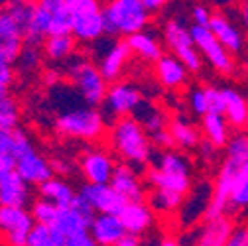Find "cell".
I'll use <instances>...</instances> for the list:
<instances>
[{
    "instance_id": "9a60e30c",
    "label": "cell",
    "mask_w": 248,
    "mask_h": 246,
    "mask_svg": "<svg viewBox=\"0 0 248 246\" xmlns=\"http://www.w3.org/2000/svg\"><path fill=\"white\" fill-rule=\"evenodd\" d=\"M110 187L124 197L128 203H142L146 197L144 185H142V179L136 173V169L128 164H118L114 169V175L110 179Z\"/></svg>"
},
{
    "instance_id": "3957f363",
    "label": "cell",
    "mask_w": 248,
    "mask_h": 246,
    "mask_svg": "<svg viewBox=\"0 0 248 246\" xmlns=\"http://www.w3.org/2000/svg\"><path fill=\"white\" fill-rule=\"evenodd\" d=\"M103 12L108 38H130L146 32L152 20V14L144 8L142 0H112L103 6Z\"/></svg>"
},
{
    "instance_id": "db71d44e",
    "label": "cell",
    "mask_w": 248,
    "mask_h": 246,
    "mask_svg": "<svg viewBox=\"0 0 248 246\" xmlns=\"http://www.w3.org/2000/svg\"><path fill=\"white\" fill-rule=\"evenodd\" d=\"M199 152H201V158H203V160L213 162V160H215V152H217V148H215L211 142H207V140L203 138L201 144H199Z\"/></svg>"
},
{
    "instance_id": "44dd1931",
    "label": "cell",
    "mask_w": 248,
    "mask_h": 246,
    "mask_svg": "<svg viewBox=\"0 0 248 246\" xmlns=\"http://www.w3.org/2000/svg\"><path fill=\"white\" fill-rule=\"evenodd\" d=\"M51 36V12L49 8L46 6L44 0L34 4V12H32V18H30V24L24 32V38H26V46H36V47H42L44 42Z\"/></svg>"
},
{
    "instance_id": "91938a15",
    "label": "cell",
    "mask_w": 248,
    "mask_h": 246,
    "mask_svg": "<svg viewBox=\"0 0 248 246\" xmlns=\"http://www.w3.org/2000/svg\"><path fill=\"white\" fill-rule=\"evenodd\" d=\"M156 246H183V244L179 240H175V238H164V240L156 242Z\"/></svg>"
},
{
    "instance_id": "ee69618b",
    "label": "cell",
    "mask_w": 248,
    "mask_h": 246,
    "mask_svg": "<svg viewBox=\"0 0 248 246\" xmlns=\"http://www.w3.org/2000/svg\"><path fill=\"white\" fill-rule=\"evenodd\" d=\"M30 150H34L32 140L28 138V134L22 128H16L12 132V158L14 160H20L22 156H26Z\"/></svg>"
},
{
    "instance_id": "4dcf8cb0",
    "label": "cell",
    "mask_w": 248,
    "mask_h": 246,
    "mask_svg": "<svg viewBox=\"0 0 248 246\" xmlns=\"http://www.w3.org/2000/svg\"><path fill=\"white\" fill-rule=\"evenodd\" d=\"M201 128L205 134V140L211 142L217 150L227 148L231 142V124L223 114H207L201 118Z\"/></svg>"
},
{
    "instance_id": "7bdbcfd3",
    "label": "cell",
    "mask_w": 248,
    "mask_h": 246,
    "mask_svg": "<svg viewBox=\"0 0 248 246\" xmlns=\"http://www.w3.org/2000/svg\"><path fill=\"white\" fill-rule=\"evenodd\" d=\"M34 4L36 2H8L6 8L8 12L12 14V18L18 22V26L22 28V32H26V28L30 24V18H32V12H34Z\"/></svg>"
},
{
    "instance_id": "bcb514c9",
    "label": "cell",
    "mask_w": 248,
    "mask_h": 246,
    "mask_svg": "<svg viewBox=\"0 0 248 246\" xmlns=\"http://www.w3.org/2000/svg\"><path fill=\"white\" fill-rule=\"evenodd\" d=\"M189 18H191V26H201V28H209L213 12L203 6V4H193L189 10Z\"/></svg>"
},
{
    "instance_id": "8fae6325",
    "label": "cell",
    "mask_w": 248,
    "mask_h": 246,
    "mask_svg": "<svg viewBox=\"0 0 248 246\" xmlns=\"http://www.w3.org/2000/svg\"><path fill=\"white\" fill-rule=\"evenodd\" d=\"M79 166L85 181L91 183V185H110V179L116 169L114 160L105 150H99V148L87 150L81 156Z\"/></svg>"
},
{
    "instance_id": "be15d7a7",
    "label": "cell",
    "mask_w": 248,
    "mask_h": 246,
    "mask_svg": "<svg viewBox=\"0 0 248 246\" xmlns=\"http://www.w3.org/2000/svg\"><path fill=\"white\" fill-rule=\"evenodd\" d=\"M244 65H246V69H248V51H246V57H244Z\"/></svg>"
},
{
    "instance_id": "7a4b0ae2",
    "label": "cell",
    "mask_w": 248,
    "mask_h": 246,
    "mask_svg": "<svg viewBox=\"0 0 248 246\" xmlns=\"http://www.w3.org/2000/svg\"><path fill=\"white\" fill-rule=\"evenodd\" d=\"M53 126L57 134L65 138L95 142V140H101L107 132V118H105V112H101L99 108H93L89 105H79V107L57 112Z\"/></svg>"
},
{
    "instance_id": "484cf974",
    "label": "cell",
    "mask_w": 248,
    "mask_h": 246,
    "mask_svg": "<svg viewBox=\"0 0 248 246\" xmlns=\"http://www.w3.org/2000/svg\"><path fill=\"white\" fill-rule=\"evenodd\" d=\"M38 191H40V199L49 201L57 209L71 207L75 197H77V191L69 185L63 177H51L49 181H46L44 185L38 187Z\"/></svg>"
},
{
    "instance_id": "680465c9",
    "label": "cell",
    "mask_w": 248,
    "mask_h": 246,
    "mask_svg": "<svg viewBox=\"0 0 248 246\" xmlns=\"http://www.w3.org/2000/svg\"><path fill=\"white\" fill-rule=\"evenodd\" d=\"M51 168H53V173H69V166L59 162V160H51Z\"/></svg>"
},
{
    "instance_id": "03108f58",
    "label": "cell",
    "mask_w": 248,
    "mask_h": 246,
    "mask_svg": "<svg viewBox=\"0 0 248 246\" xmlns=\"http://www.w3.org/2000/svg\"><path fill=\"white\" fill-rule=\"evenodd\" d=\"M246 101H248V97H246Z\"/></svg>"
},
{
    "instance_id": "9c48e42d",
    "label": "cell",
    "mask_w": 248,
    "mask_h": 246,
    "mask_svg": "<svg viewBox=\"0 0 248 246\" xmlns=\"http://www.w3.org/2000/svg\"><path fill=\"white\" fill-rule=\"evenodd\" d=\"M34 227V217L28 209L0 207V234L8 246H26Z\"/></svg>"
},
{
    "instance_id": "f1b7e54d",
    "label": "cell",
    "mask_w": 248,
    "mask_h": 246,
    "mask_svg": "<svg viewBox=\"0 0 248 246\" xmlns=\"http://www.w3.org/2000/svg\"><path fill=\"white\" fill-rule=\"evenodd\" d=\"M225 97V118L231 128H244L248 118V101L234 87H223Z\"/></svg>"
},
{
    "instance_id": "7402d4cb",
    "label": "cell",
    "mask_w": 248,
    "mask_h": 246,
    "mask_svg": "<svg viewBox=\"0 0 248 246\" xmlns=\"http://www.w3.org/2000/svg\"><path fill=\"white\" fill-rule=\"evenodd\" d=\"M30 203V185L14 169L0 179V207H22Z\"/></svg>"
},
{
    "instance_id": "277c9868",
    "label": "cell",
    "mask_w": 248,
    "mask_h": 246,
    "mask_svg": "<svg viewBox=\"0 0 248 246\" xmlns=\"http://www.w3.org/2000/svg\"><path fill=\"white\" fill-rule=\"evenodd\" d=\"M65 75L69 77L73 89L83 97V101L89 107L97 108L105 103L110 85L101 75L95 61L73 55L69 61H65Z\"/></svg>"
},
{
    "instance_id": "74e56055",
    "label": "cell",
    "mask_w": 248,
    "mask_h": 246,
    "mask_svg": "<svg viewBox=\"0 0 248 246\" xmlns=\"http://www.w3.org/2000/svg\"><path fill=\"white\" fill-rule=\"evenodd\" d=\"M183 201H185V197L168 193V191H160V189H152V193H150V207L160 213H171L175 209H181Z\"/></svg>"
},
{
    "instance_id": "603a6c76",
    "label": "cell",
    "mask_w": 248,
    "mask_h": 246,
    "mask_svg": "<svg viewBox=\"0 0 248 246\" xmlns=\"http://www.w3.org/2000/svg\"><path fill=\"white\" fill-rule=\"evenodd\" d=\"M154 73L156 79L166 87V89H181L189 79V71L175 55H164L156 65H154Z\"/></svg>"
},
{
    "instance_id": "ba28073f",
    "label": "cell",
    "mask_w": 248,
    "mask_h": 246,
    "mask_svg": "<svg viewBox=\"0 0 248 246\" xmlns=\"http://www.w3.org/2000/svg\"><path fill=\"white\" fill-rule=\"evenodd\" d=\"M191 38L195 47L199 49V53L203 55V59H207V63L221 75H231L234 71V55L221 46V42L213 36V32L209 28H201V26H191Z\"/></svg>"
},
{
    "instance_id": "ac0fdd59",
    "label": "cell",
    "mask_w": 248,
    "mask_h": 246,
    "mask_svg": "<svg viewBox=\"0 0 248 246\" xmlns=\"http://www.w3.org/2000/svg\"><path fill=\"white\" fill-rule=\"evenodd\" d=\"M124 229H126V234L132 236H142L144 232H148L156 221L154 217V209L148 203H126V207L122 209V213L118 215Z\"/></svg>"
},
{
    "instance_id": "30bf717a",
    "label": "cell",
    "mask_w": 248,
    "mask_h": 246,
    "mask_svg": "<svg viewBox=\"0 0 248 246\" xmlns=\"http://www.w3.org/2000/svg\"><path fill=\"white\" fill-rule=\"evenodd\" d=\"M140 103H142L140 89L130 81H118L108 87L103 107H105V114L116 116L118 120V118L132 116L134 110L140 107Z\"/></svg>"
},
{
    "instance_id": "4fadbf2b",
    "label": "cell",
    "mask_w": 248,
    "mask_h": 246,
    "mask_svg": "<svg viewBox=\"0 0 248 246\" xmlns=\"http://www.w3.org/2000/svg\"><path fill=\"white\" fill-rule=\"evenodd\" d=\"M79 195L93 207V211L97 215H120L128 203L110 185H91V183H85L79 189Z\"/></svg>"
},
{
    "instance_id": "6125c7cd",
    "label": "cell",
    "mask_w": 248,
    "mask_h": 246,
    "mask_svg": "<svg viewBox=\"0 0 248 246\" xmlns=\"http://www.w3.org/2000/svg\"><path fill=\"white\" fill-rule=\"evenodd\" d=\"M6 97H10V95H8V89H6V87H0V101H4Z\"/></svg>"
},
{
    "instance_id": "ffe728a7",
    "label": "cell",
    "mask_w": 248,
    "mask_h": 246,
    "mask_svg": "<svg viewBox=\"0 0 248 246\" xmlns=\"http://www.w3.org/2000/svg\"><path fill=\"white\" fill-rule=\"evenodd\" d=\"M234 223L229 217H221V219H213V221H205V225L201 227V231L197 232L193 246H225L229 242V238L234 232Z\"/></svg>"
},
{
    "instance_id": "b9f144b4",
    "label": "cell",
    "mask_w": 248,
    "mask_h": 246,
    "mask_svg": "<svg viewBox=\"0 0 248 246\" xmlns=\"http://www.w3.org/2000/svg\"><path fill=\"white\" fill-rule=\"evenodd\" d=\"M187 105L201 118L209 114V101H207L205 87H193V89H189V93H187Z\"/></svg>"
},
{
    "instance_id": "2e32d148",
    "label": "cell",
    "mask_w": 248,
    "mask_h": 246,
    "mask_svg": "<svg viewBox=\"0 0 248 246\" xmlns=\"http://www.w3.org/2000/svg\"><path fill=\"white\" fill-rule=\"evenodd\" d=\"M209 30L213 32V36L221 42V46H225L232 55H238L244 49V36L240 32V28L232 20H229L227 14L213 12Z\"/></svg>"
},
{
    "instance_id": "836d02e7",
    "label": "cell",
    "mask_w": 248,
    "mask_h": 246,
    "mask_svg": "<svg viewBox=\"0 0 248 246\" xmlns=\"http://www.w3.org/2000/svg\"><path fill=\"white\" fill-rule=\"evenodd\" d=\"M152 168H156L164 173H175V175H189L191 173V164L189 160L183 156L181 152H175V150H168V152H162L160 156L156 158Z\"/></svg>"
},
{
    "instance_id": "e7e4bbea",
    "label": "cell",
    "mask_w": 248,
    "mask_h": 246,
    "mask_svg": "<svg viewBox=\"0 0 248 246\" xmlns=\"http://www.w3.org/2000/svg\"><path fill=\"white\" fill-rule=\"evenodd\" d=\"M246 128H248V118H246Z\"/></svg>"
},
{
    "instance_id": "1f68e13d",
    "label": "cell",
    "mask_w": 248,
    "mask_h": 246,
    "mask_svg": "<svg viewBox=\"0 0 248 246\" xmlns=\"http://www.w3.org/2000/svg\"><path fill=\"white\" fill-rule=\"evenodd\" d=\"M175 146L179 150H191V148H199L201 144V132L195 124H191L189 120H185L181 116H175L170 120V126H168Z\"/></svg>"
},
{
    "instance_id": "60d3db41",
    "label": "cell",
    "mask_w": 248,
    "mask_h": 246,
    "mask_svg": "<svg viewBox=\"0 0 248 246\" xmlns=\"http://www.w3.org/2000/svg\"><path fill=\"white\" fill-rule=\"evenodd\" d=\"M42 59H44V51L42 47H36V46H24L18 61H16V65H18V71L22 73H34L40 63H42Z\"/></svg>"
},
{
    "instance_id": "c3c4849f",
    "label": "cell",
    "mask_w": 248,
    "mask_h": 246,
    "mask_svg": "<svg viewBox=\"0 0 248 246\" xmlns=\"http://www.w3.org/2000/svg\"><path fill=\"white\" fill-rule=\"evenodd\" d=\"M225 246H248V225H240L234 229L232 236Z\"/></svg>"
},
{
    "instance_id": "f35d334b",
    "label": "cell",
    "mask_w": 248,
    "mask_h": 246,
    "mask_svg": "<svg viewBox=\"0 0 248 246\" xmlns=\"http://www.w3.org/2000/svg\"><path fill=\"white\" fill-rule=\"evenodd\" d=\"M20 122V107L12 97H6L4 101H0V126L8 132H14Z\"/></svg>"
},
{
    "instance_id": "6da1fadb",
    "label": "cell",
    "mask_w": 248,
    "mask_h": 246,
    "mask_svg": "<svg viewBox=\"0 0 248 246\" xmlns=\"http://www.w3.org/2000/svg\"><path fill=\"white\" fill-rule=\"evenodd\" d=\"M110 148L128 166H146L152 160V140L132 116L118 118L108 128Z\"/></svg>"
},
{
    "instance_id": "816d5d0a",
    "label": "cell",
    "mask_w": 248,
    "mask_h": 246,
    "mask_svg": "<svg viewBox=\"0 0 248 246\" xmlns=\"http://www.w3.org/2000/svg\"><path fill=\"white\" fill-rule=\"evenodd\" d=\"M14 169H16V160L10 156V154H0V179Z\"/></svg>"
},
{
    "instance_id": "ab89813d",
    "label": "cell",
    "mask_w": 248,
    "mask_h": 246,
    "mask_svg": "<svg viewBox=\"0 0 248 246\" xmlns=\"http://www.w3.org/2000/svg\"><path fill=\"white\" fill-rule=\"evenodd\" d=\"M30 213H32L36 225L51 227L57 219V215H59V209L55 205H51L49 201H46V199H38V201L32 203V207H30Z\"/></svg>"
},
{
    "instance_id": "8992f818",
    "label": "cell",
    "mask_w": 248,
    "mask_h": 246,
    "mask_svg": "<svg viewBox=\"0 0 248 246\" xmlns=\"http://www.w3.org/2000/svg\"><path fill=\"white\" fill-rule=\"evenodd\" d=\"M107 36L103 4L97 0H73V38L81 44H95Z\"/></svg>"
},
{
    "instance_id": "7c38bea8",
    "label": "cell",
    "mask_w": 248,
    "mask_h": 246,
    "mask_svg": "<svg viewBox=\"0 0 248 246\" xmlns=\"http://www.w3.org/2000/svg\"><path fill=\"white\" fill-rule=\"evenodd\" d=\"M24 46H26V38L22 28L12 18L6 6H0V59L14 65Z\"/></svg>"
},
{
    "instance_id": "d6a6232c",
    "label": "cell",
    "mask_w": 248,
    "mask_h": 246,
    "mask_svg": "<svg viewBox=\"0 0 248 246\" xmlns=\"http://www.w3.org/2000/svg\"><path fill=\"white\" fill-rule=\"evenodd\" d=\"M75 47H77V40L73 36H49L44 46H42V51H44V59L51 61V63H61V61H69L75 53Z\"/></svg>"
},
{
    "instance_id": "9f6ffc18",
    "label": "cell",
    "mask_w": 248,
    "mask_h": 246,
    "mask_svg": "<svg viewBox=\"0 0 248 246\" xmlns=\"http://www.w3.org/2000/svg\"><path fill=\"white\" fill-rule=\"evenodd\" d=\"M44 81H46L47 85H51V87H57V85H59V81H61L59 71H55V69H47V71L44 73Z\"/></svg>"
},
{
    "instance_id": "52a82bcc",
    "label": "cell",
    "mask_w": 248,
    "mask_h": 246,
    "mask_svg": "<svg viewBox=\"0 0 248 246\" xmlns=\"http://www.w3.org/2000/svg\"><path fill=\"white\" fill-rule=\"evenodd\" d=\"M132 51L126 44V40L108 38L107 42H95L93 44V57H95V65L99 67L101 75L107 83H118L124 67H126Z\"/></svg>"
},
{
    "instance_id": "681fc988",
    "label": "cell",
    "mask_w": 248,
    "mask_h": 246,
    "mask_svg": "<svg viewBox=\"0 0 248 246\" xmlns=\"http://www.w3.org/2000/svg\"><path fill=\"white\" fill-rule=\"evenodd\" d=\"M12 81H14V65L4 59H0V87L8 89Z\"/></svg>"
},
{
    "instance_id": "d590c367",
    "label": "cell",
    "mask_w": 248,
    "mask_h": 246,
    "mask_svg": "<svg viewBox=\"0 0 248 246\" xmlns=\"http://www.w3.org/2000/svg\"><path fill=\"white\" fill-rule=\"evenodd\" d=\"M65 238L59 236L51 227L46 225H36L28 236L26 246H65Z\"/></svg>"
},
{
    "instance_id": "e0dca14e",
    "label": "cell",
    "mask_w": 248,
    "mask_h": 246,
    "mask_svg": "<svg viewBox=\"0 0 248 246\" xmlns=\"http://www.w3.org/2000/svg\"><path fill=\"white\" fill-rule=\"evenodd\" d=\"M97 217V215H95ZM93 215H87L85 211H79L77 207H67V209H59V215L55 223L51 225V229L59 234L63 236L65 240L75 236V234H81V232H89L91 229V223H93Z\"/></svg>"
},
{
    "instance_id": "f5cc1de1",
    "label": "cell",
    "mask_w": 248,
    "mask_h": 246,
    "mask_svg": "<svg viewBox=\"0 0 248 246\" xmlns=\"http://www.w3.org/2000/svg\"><path fill=\"white\" fill-rule=\"evenodd\" d=\"M0 154H10L12 156V132L0 126Z\"/></svg>"
},
{
    "instance_id": "8d00e7d4",
    "label": "cell",
    "mask_w": 248,
    "mask_h": 246,
    "mask_svg": "<svg viewBox=\"0 0 248 246\" xmlns=\"http://www.w3.org/2000/svg\"><path fill=\"white\" fill-rule=\"evenodd\" d=\"M225 160L234 162L240 168L248 166V132H238L236 136L231 138V142L227 146Z\"/></svg>"
},
{
    "instance_id": "cb8c5ba5",
    "label": "cell",
    "mask_w": 248,
    "mask_h": 246,
    "mask_svg": "<svg viewBox=\"0 0 248 246\" xmlns=\"http://www.w3.org/2000/svg\"><path fill=\"white\" fill-rule=\"evenodd\" d=\"M146 181L152 189H160L175 195H189L191 191V175H175V173H164L156 168H148L146 171Z\"/></svg>"
},
{
    "instance_id": "5bb4252c",
    "label": "cell",
    "mask_w": 248,
    "mask_h": 246,
    "mask_svg": "<svg viewBox=\"0 0 248 246\" xmlns=\"http://www.w3.org/2000/svg\"><path fill=\"white\" fill-rule=\"evenodd\" d=\"M16 171L20 173V177L28 183V185H38V187L44 185V183L49 181L51 177H55L51 162L46 160L36 148L30 150L20 160H16Z\"/></svg>"
},
{
    "instance_id": "f546056e",
    "label": "cell",
    "mask_w": 248,
    "mask_h": 246,
    "mask_svg": "<svg viewBox=\"0 0 248 246\" xmlns=\"http://www.w3.org/2000/svg\"><path fill=\"white\" fill-rule=\"evenodd\" d=\"M126 44H128L132 53H136L140 59L148 61V63H154V65H156L158 61L166 55L160 40L154 34H150L148 30L146 32H140V34H134V36L126 38Z\"/></svg>"
},
{
    "instance_id": "94428289",
    "label": "cell",
    "mask_w": 248,
    "mask_h": 246,
    "mask_svg": "<svg viewBox=\"0 0 248 246\" xmlns=\"http://www.w3.org/2000/svg\"><path fill=\"white\" fill-rule=\"evenodd\" d=\"M240 18H242V24H244V28H246V32H248V2L240 8Z\"/></svg>"
},
{
    "instance_id": "e575fe53",
    "label": "cell",
    "mask_w": 248,
    "mask_h": 246,
    "mask_svg": "<svg viewBox=\"0 0 248 246\" xmlns=\"http://www.w3.org/2000/svg\"><path fill=\"white\" fill-rule=\"evenodd\" d=\"M248 209V166L238 173L234 187L231 193V203H229V213L236 211H246Z\"/></svg>"
},
{
    "instance_id": "5b68a950",
    "label": "cell",
    "mask_w": 248,
    "mask_h": 246,
    "mask_svg": "<svg viewBox=\"0 0 248 246\" xmlns=\"http://www.w3.org/2000/svg\"><path fill=\"white\" fill-rule=\"evenodd\" d=\"M164 40L171 49V55H175L189 73H201L205 59L193 44L191 26H187L181 18H170L164 24Z\"/></svg>"
},
{
    "instance_id": "d4e9b609",
    "label": "cell",
    "mask_w": 248,
    "mask_h": 246,
    "mask_svg": "<svg viewBox=\"0 0 248 246\" xmlns=\"http://www.w3.org/2000/svg\"><path fill=\"white\" fill-rule=\"evenodd\" d=\"M213 199V187L211 183H199V187H191L189 199L183 201L181 205V221L183 223H193L199 217H207V211Z\"/></svg>"
},
{
    "instance_id": "f6af8a7d",
    "label": "cell",
    "mask_w": 248,
    "mask_h": 246,
    "mask_svg": "<svg viewBox=\"0 0 248 246\" xmlns=\"http://www.w3.org/2000/svg\"><path fill=\"white\" fill-rule=\"evenodd\" d=\"M207 101H209V112L211 114H223L225 116V97L223 87H205Z\"/></svg>"
},
{
    "instance_id": "83f0119b",
    "label": "cell",
    "mask_w": 248,
    "mask_h": 246,
    "mask_svg": "<svg viewBox=\"0 0 248 246\" xmlns=\"http://www.w3.org/2000/svg\"><path fill=\"white\" fill-rule=\"evenodd\" d=\"M51 12V36H73V0H44Z\"/></svg>"
},
{
    "instance_id": "11a10c76",
    "label": "cell",
    "mask_w": 248,
    "mask_h": 246,
    "mask_svg": "<svg viewBox=\"0 0 248 246\" xmlns=\"http://www.w3.org/2000/svg\"><path fill=\"white\" fill-rule=\"evenodd\" d=\"M142 2H144V8H146L150 14H156V12L164 10V6H166L164 0H142Z\"/></svg>"
},
{
    "instance_id": "d6986e66",
    "label": "cell",
    "mask_w": 248,
    "mask_h": 246,
    "mask_svg": "<svg viewBox=\"0 0 248 246\" xmlns=\"http://www.w3.org/2000/svg\"><path fill=\"white\" fill-rule=\"evenodd\" d=\"M89 232L99 246H116L126 236V229H124L118 215H97L91 223Z\"/></svg>"
},
{
    "instance_id": "4316f807",
    "label": "cell",
    "mask_w": 248,
    "mask_h": 246,
    "mask_svg": "<svg viewBox=\"0 0 248 246\" xmlns=\"http://www.w3.org/2000/svg\"><path fill=\"white\" fill-rule=\"evenodd\" d=\"M132 118L146 130L148 136H154V134H158V132H164V130H168V126H170V120H168L166 112H164L160 107H156L154 103H148V101H142V103H140V107L134 110Z\"/></svg>"
},
{
    "instance_id": "f907efd6",
    "label": "cell",
    "mask_w": 248,
    "mask_h": 246,
    "mask_svg": "<svg viewBox=\"0 0 248 246\" xmlns=\"http://www.w3.org/2000/svg\"><path fill=\"white\" fill-rule=\"evenodd\" d=\"M65 246H99L97 240L93 238L91 232H81V234H75L71 238H67Z\"/></svg>"
},
{
    "instance_id": "6f0895ef",
    "label": "cell",
    "mask_w": 248,
    "mask_h": 246,
    "mask_svg": "<svg viewBox=\"0 0 248 246\" xmlns=\"http://www.w3.org/2000/svg\"><path fill=\"white\" fill-rule=\"evenodd\" d=\"M116 246H142V240L140 236H132V234H126Z\"/></svg>"
},
{
    "instance_id": "7dc6e473",
    "label": "cell",
    "mask_w": 248,
    "mask_h": 246,
    "mask_svg": "<svg viewBox=\"0 0 248 246\" xmlns=\"http://www.w3.org/2000/svg\"><path fill=\"white\" fill-rule=\"evenodd\" d=\"M150 140H152V146L160 148L162 152L173 150V146H175V142H173V138H171L170 130H164V132H158V134H154V136H150Z\"/></svg>"
}]
</instances>
